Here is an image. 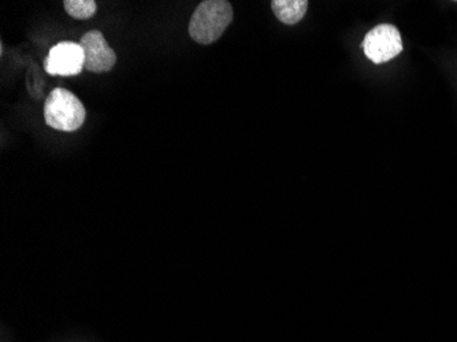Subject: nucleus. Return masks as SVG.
I'll return each mask as SVG.
<instances>
[{"mask_svg":"<svg viewBox=\"0 0 457 342\" xmlns=\"http://www.w3.org/2000/svg\"><path fill=\"white\" fill-rule=\"evenodd\" d=\"M232 21V4L226 0H205L192 14L189 35L199 45H212L220 40Z\"/></svg>","mask_w":457,"mask_h":342,"instance_id":"obj_1","label":"nucleus"},{"mask_svg":"<svg viewBox=\"0 0 457 342\" xmlns=\"http://www.w3.org/2000/svg\"><path fill=\"white\" fill-rule=\"evenodd\" d=\"M86 107L81 100L68 89L56 88L45 103V120L53 129L76 132L86 122Z\"/></svg>","mask_w":457,"mask_h":342,"instance_id":"obj_2","label":"nucleus"},{"mask_svg":"<svg viewBox=\"0 0 457 342\" xmlns=\"http://www.w3.org/2000/svg\"><path fill=\"white\" fill-rule=\"evenodd\" d=\"M361 47L367 58L376 65L392 61L404 50L402 33L396 27L389 24L378 25L370 30L361 43Z\"/></svg>","mask_w":457,"mask_h":342,"instance_id":"obj_3","label":"nucleus"},{"mask_svg":"<svg viewBox=\"0 0 457 342\" xmlns=\"http://www.w3.org/2000/svg\"><path fill=\"white\" fill-rule=\"evenodd\" d=\"M84 51L79 43L61 41L54 46L45 61V69L51 76L71 77L84 71Z\"/></svg>","mask_w":457,"mask_h":342,"instance_id":"obj_4","label":"nucleus"},{"mask_svg":"<svg viewBox=\"0 0 457 342\" xmlns=\"http://www.w3.org/2000/svg\"><path fill=\"white\" fill-rule=\"evenodd\" d=\"M84 51V69L91 73H109L117 63V55L99 30H89L79 40Z\"/></svg>","mask_w":457,"mask_h":342,"instance_id":"obj_5","label":"nucleus"},{"mask_svg":"<svg viewBox=\"0 0 457 342\" xmlns=\"http://www.w3.org/2000/svg\"><path fill=\"white\" fill-rule=\"evenodd\" d=\"M271 9L282 24L296 25L304 18L308 2L307 0H273Z\"/></svg>","mask_w":457,"mask_h":342,"instance_id":"obj_6","label":"nucleus"},{"mask_svg":"<svg viewBox=\"0 0 457 342\" xmlns=\"http://www.w3.org/2000/svg\"><path fill=\"white\" fill-rule=\"evenodd\" d=\"M63 7L74 20H89L97 12V4L94 0H65Z\"/></svg>","mask_w":457,"mask_h":342,"instance_id":"obj_7","label":"nucleus"}]
</instances>
